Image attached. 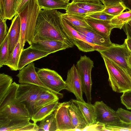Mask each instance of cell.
I'll use <instances>...</instances> for the list:
<instances>
[{
  "mask_svg": "<svg viewBox=\"0 0 131 131\" xmlns=\"http://www.w3.org/2000/svg\"><path fill=\"white\" fill-rule=\"evenodd\" d=\"M62 13L56 9L40 10L35 28L33 42L56 40L66 42L71 48L73 46L72 41L62 27L60 21Z\"/></svg>",
  "mask_w": 131,
  "mask_h": 131,
  "instance_id": "6da1fadb",
  "label": "cell"
},
{
  "mask_svg": "<svg viewBox=\"0 0 131 131\" xmlns=\"http://www.w3.org/2000/svg\"><path fill=\"white\" fill-rule=\"evenodd\" d=\"M40 9L37 0H30L22 11L18 14L21 22L20 42L21 52L26 42L30 45L33 42L36 25Z\"/></svg>",
  "mask_w": 131,
  "mask_h": 131,
  "instance_id": "7a4b0ae2",
  "label": "cell"
},
{
  "mask_svg": "<svg viewBox=\"0 0 131 131\" xmlns=\"http://www.w3.org/2000/svg\"><path fill=\"white\" fill-rule=\"evenodd\" d=\"M101 55L108 73L109 84L113 90L123 93L131 90L130 74L113 61Z\"/></svg>",
  "mask_w": 131,
  "mask_h": 131,
  "instance_id": "3957f363",
  "label": "cell"
},
{
  "mask_svg": "<svg viewBox=\"0 0 131 131\" xmlns=\"http://www.w3.org/2000/svg\"><path fill=\"white\" fill-rule=\"evenodd\" d=\"M47 90L32 84L20 83L17 91L16 99L24 104L31 117L35 113V103L38 97Z\"/></svg>",
  "mask_w": 131,
  "mask_h": 131,
  "instance_id": "277c9868",
  "label": "cell"
},
{
  "mask_svg": "<svg viewBox=\"0 0 131 131\" xmlns=\"http://www.w3.org/2000/svg\"><path fill=\"white\" fill-rule=\"evenodd\" d=\"M76 67L80 77L83 92L88 102L91 103L92 85L91 72L94 67L93 61L85 55L81 56L77 62Z\"/></svg>",
  "mask_w": 131,
  "mask_h": 131,
  "instance_id": "5b68a950",
  "label": "cell"
},
{
  "mask_svg": "<svg viewBox=\"0 0 131 131\" xmlns=\"http://www.w3.org/2000/svg\"><path fill=\"white\" fill-rule=\"evenodd\" d=\"M98 52L101 54L113 61L130 74L128 59L131 53L124 42L122 45L112 43L108 48Z\"/></svg>",
  "mask_w": 131,
  "mask_h": 131,
  "instance_id": "8992f818",
  "label": "cell"
},
{
  "mask_svg": "<svg viewBox=\"0 0 131 131\" xmlns=\"http://www.w3.org/2000/svg\"><path fill=\"white\" fill-rule=\"evenodd\" d=\"M95 107V122L104 125L105 126H121L123 122L120 119L116 111L102 101H96L93 104Z\"/></svg>",
  "mask_w": 131,
  "mask_h": 131,
  "instance_id": "52a82bcc",
  "label": "cell"
},
{
  "mask_svg": "<svg viewBox=\"0 0 131 131\" xmlns=\"http://www.w3.org/2000/svg\"><path fill=\"white\" fill-rule=\"evenodd\" d=\"M66 89L75 95L77 100L84 101L82 82L76 66L74 64L68 71L67 78L64 81Z\"/></svg>",
  "mask_w": 131,
  "mask_h": 131,
  "instance_id": "ba28073f",
  "label": "cell"
},
{
  "mask_svg": "<svg viewBox=\"0 0 131 131\" xmlns=\"http://www.w3.org/2000/svg\"><path fill=\"white\" fill-rule=\"evenodd\" d=\"M68 102L59 103L54 112L57 131H72L73 125L68 111Z\"/></svg>",
  "mask_w": 131,
  "mask_h": 131,
  "instance_id": "9c48e42d",
  "label": "cell"
},
{
  "mask_svg": "<svg viewBox=\"0 0 131 131\" xmlns=\"http://www.w3.org/2000/svg\"><path fill=\"white\" fill-rule=\"evenodd\" d=\"M16 76L18 78V82L20 83L32 84L52 91L42 82L38 75L35 70L34 63L33 62L29 63L20 70Z\"/></svg>",
  "mask_w": 131,
  "mask_h": 131,
  "instance_id": "30bf717a",
  "label": "cell"
},
{
  "mask_svg": "<svg viewBox=\"0 0 131 131\" xmlns=\"http://www.w3.org/2000/svg\"><path fill=\"white\" fill-rule=\"evenodd\" d=\"M31 117L6 116L0 115V131H15L28 124Z\"/></svg>",
  "mask_w": 131,
  "mask_h": 131,
  "instance_id": "8fae6325",
  "label": "cell"
},
{
  "mask_svg": "<svg viewBox=\"0 0 131 131\" xmlns=\"http://www.w3.org/2000/svg\"><path fill=\"white\" fill-rule=\"evenodd\" d=\"M30 46L38 50L50 54L61 50L71 48L67 43L61 41L46 40L33 42Z\"/></svg>",
  "mask_w": 131,
  "mask_h": 131,
  "instance_id": "7c38bea8",
  "label": "cell"
},
{
  "mask_svg": "<svg viewBox=\"0 0 131 131\" xmlns=\"http://www.w3.org/2000/svg\"><path fill=\"white\" fill-rule=\"evenodd\" d=\"M49 53L32 48L30 46L23 49L20 53L18 66V70L34 61L46 57Z\"/></svg>",
  "mask_w": 131,
  "mask_h": 131,
  "instance_id": "4fadbf2b",
  "label": "cell"
},
{
  "mask_svg": "<svg viewBox=\"0 0 131 131\" xmlns=\"http://www.w3.org/2000/svg\"><path fill=\"white\" fill-rule=\"evenodd\" d=\"M8 31L9 60L14 49L20 41V38L21 22L20 18L18 14H17L15 16Z\"/></svg>",
  "mask_w": 131,
  "mask_h": 131,
  "instance_id": "5bb4252c",
  "label": "cell"
},
{
  "mask_svg": "<svg viewBox=\"0 0 131 131\" xmlns=\"http://www.w3.org/2000/svg\"><path fill=\"white\" fill-rule=\"evenodd\" d=\"M72 27L79 32L91 38L97 45L110 47L112 43L111 41L110 36L98 32L91 28Z\"/></svg>",
  "mask_w": 131,
  "mask_h": 131,
  "instance_id": "9a60e30c",
  "label": "cell"
},
{
  "mask_svg": "<svg viewBox=\"0 0 131 131\" xmlns=\"http://www.w3.org/2000/svg\"><path fill=\"white\" fill-rule=\"evenodd\" d=\"M0 115L12 117H31L24 104L18 101L17 99L0 111Z\"/></svg>",
  "mask_w": 131,
  "mask_h": 131,
  "instance_id": "2e32d148",
  "label": "cell"
},
{
  "mask_svg": "<svg viewBox=\"0 0 131 131\" xmlns=\"http://www.w3.org/2000/svg\"><path fill=\"white\" fill-rule=\"evenodd\" d=\"M68 111L73 125L79 131H82L88 126L80 110L72 99L68 101Z\"/></svg>",
  "mask_w": 131,
  "mask_h": 131,
  "instance_id": "e0dca14e",
  "label": "cell"
},
{
  "mask_svg": "<svg viewBox=\"0 0 131 131\" xmlns=\"http://www.w3.org/2000/svg\"><path fill=\"white\" fill-rule=\"evenodd\" d=\"M78 107L85 120L88 125H90L95 122V107L91 103H86L84 101H81L71 99Z\"/></svg>",
  "mask_w": 131,
  "mask_h": 131,
  "instance_id": "ac0fdd59",
  "label": "cell"
},
{
  "mask_svg": "<svg viewBox=\"0 0 131 131\" xmlns=\"http://www.w3.org/2000/svg\"><path fill=\"white\" fill-rule=\"evenodd\" d=\"M86 22L94 30L99 33L110 36L113 29L110 24V20H103L92 18L88 16L85 17Z\"/></svg>",
  "mask_w": 131,
  "mask_h": 131,
  "instance_id": "d6986e66",
  "label": "cell"
},
{
  "mask_svg": "<svg viewBox=\"0 0 131 131\" xmlns=\"http://www.w3.org/2000/svg\"><path fill=\"white\" fill-rule=\"evenodd\" d=\"M59 99L57 95L49 90L43 92L40 95L36 101L35 113L42 107L58 101Z\"/></svg>",
  "mask_w": 131,
  "mask_h": 131,
  "instance_id": "ffe728a7",
  "label": "cell"
},
{
  "mask_svg": "<svg viewBox=\"0 0 131 131\" xmlns=\"http://www.w3.org/2000/svg\"><path fill=\"white\" fill-rule=\"evenodd\" d=\"M59 103L57 101L42 107L32 116L31 117V120L35 123L41 121L54 112Z\"/></svg>",
  "mask_w": 131,
  "mask_h": 131,
  "instance_id": "44dd1931",
  "label": "cell"
},
{
  "mask_svg": "<svg viewBox=\"0 0 131 131\" xmlns=\"http://www.w3.org/2000/svg\"><path fill=\"white\" fill-rule=\"evenodd\" d=\"M16 14L14 0H0V15L6 20H11Z\"/></svg>",
  "mask_w": 131,
  "mask_h": 131,
  "instance_id": "7402d4cb",
  "label": "cell"
},
{
  "mask_svg": "<svg viewBox=\"0 0 131 131\" xmlns=\"http://www.w3.org/2000/svg\"><path fill=\"white\" fill-rule=\"evenodd\" d=\"M61 17L72 27L91 28L86 21L85 17L66 13H62Z\"/></svg>",
  "mask_w": 131,
  "mask_h": 131,
  "instance_id": "603a6c76",
  "label": "cell"
},
{
  "mask_svg": "<svg viewBox=\"0 0 131 131\" xmlns=\"http://www.w3.org/2000/svg\"><path fill=\"white\" fill-rule=\"evenodd\" d=\"M42 82L52 91L57 95L59 98L63 96L62 94L59 93L62 90L66 89L64 81L63 79L47 80L40 79Z\"/></svg>",
  "mask_w": 131,
  "mask_h": 131,
  "instance_id": "cb8c5ba5",
  "label": "cell"
},
{
  "mask_svg": "<svg viewBox=\"0 0 131 131\" xmlns=\"http://www.w3.org/2000/svg\"><path fill=\"white\" fill-rule=\"evenodd\" d=\"M19 84L13 82L8 91L0 100V111L2 110L11 102L16 99L17 91Z\"/></svg>",
  "mask_w": 131,
  "mask_h": 131,
  "instance_id": "d4e9b609",
  "label": "cell"
},
{
  "mask_svg": "<svg viewBox=\"0 0 131 131\" xmlns=\"http://www.w3.org/2000/svg\"><path fill=\"white\" fill-rule=\"evenodd\" d=\"M40 9L66 10L69 3L60 0H37Z\"/></svg>",
  "mask_w": 131,
  "mask_h": 131,
  "instance_id": "484cf974",
  "label": "cell"
},
{
  "mask_svg": "<svg viewBox=\"0 0 131 131\" xmlns=\"http://www.w3.org/2000/svg\"><path fill=\"white\" fill-rule=\"evenodd\" d=\"M131 20V11L122 12L117 16H114L111 20L110 24L113 28L121 29L124 25Z\"/></svg>",
  "mask_w": 131,
  "mask_h": 131,
  "instance_id": "4316f807",
  "label": "cell"
},
{
  "mask_svg": "<svg viewBox=\"0 0 131 131\" xmlns=\"http://www.w3.org/2000/svg\"><path fill=\"white\" fill-rule=\"evenodd\" d=\"M75 2L80 7L86 10L93 13L102 11L105 8L104 5L100 1H80Z\"/></svg>",
  "mask_w": 131,
  "mask_h": 131,
  "instance_id": "83f0119b",
  "label": "cell"
},
{
  "mask_svg": "<svg viewBox=\"0 0 131 131\" xmlns=\"http://www.w3.org/2000/svg\"><path fill=\"white\" fill-rule=\"evenodd\" d=\"M74 45L80 50L84 52H89L95 50L98 51L106 50L110 47L94 46L88 42L79 39L72 40Z\"/></svg>",
  "mask_w": 131,
  "mask_h": 131,
  "instance_id": "f1b7e54d",
  "label": "cell"
},
{
  "mask_svg": "<svg viewBox=\"0 0 131 131\" xmlns=\"http://www.w3.org/2000/svg\"><path fill=\"white\" fill-rule=\"evenodd\" d=\"M39 127V131H57V125L54 113L40 121Z\"/></svg>",
  "mask_w": 131,
  "mask_h": 131,
  "instance_id": "f546056e",
  "label": "cell"
},
{
  "mask_svg": "<svg viewBox=\"0 0 131 131\" xmlns=\"http://www.w3.org/2000/svg\"><path fill=\"white\" fill-rule=\"evenodd\" d=\"M21 52L19 41L14 49L9 60L5 65L9 67L12 70H18V64Z\"/></svg>",
  "mask_w": 131,
  "mask_h": 131,
  "instance_id": "4dcf8cb0",
  "label": "cell"
},
{
  "mask_svg": "<svg viewBox=\"0 0 131 131\" xmlns=\"http://www.w3.org/2000/svg\"><path fill=\"white\" fill-rule=\"evenodd\" d=\"M60 21L64 31L72 41L73 40L79 39L87 42L81 36L79 32L61 17Z\"/></svg>",
  "mask_w": 131,
  "mask_h": 131,
  "instance_id": "1f68e13d",
  "label": "cell"
},
{
  "mask_svg": "<svg viewBox=\"0 0 131 131\" xmlns=\"http://www.w3.org/2000/svg\"><path fill=\"white\" fill-rule=\"evenodd\" d=\"M65 10L66 13H68L84 17L94 13L86 10L80 7L74 2L69 3Z\"/></svg>",
  "mask_w": 131,
  "mask_h": 131,
  "instance_id": "d6a6232c",
  "label": "cell"
},
{
  "mask_svg": "<svg viewBox=\"0 0 131 131\" xmlns=\"http://www.w3.org/2000/svg\"><path fill=\"white\" fill-rule=\"evenodd\" d=\"M13 82L11 76L4 73L0 74V100L6 94Z\"/></svg>",
  "mask_w": 131,
  "mask_h": 131,
  "instance_id": "836d02e7",
  "label": "cell"
},
{
  "mask_svg": "<svg viewBox=\"0 0 131 131\" xmlns=\"http://www.w3.org/2000/svg\"><path fill=\"white\" fill-rule=\"evenodd\" d=\"M9 59L8 36L7 35L4 40L0 45V68L3 67V65H5Z\"/></svg>",
  "mask_w": 131,
  "mask_h": 131,
  "instance_id": "e575fe53",
  "label": "cell"
},
{
  "mask_svg": "<svg viewBox=\"0 0 131 131\" xmlns=\"http://www.w3.org/2000/svg\"><path fill=\"white\" fill-rule=\"evenodd\" d=\"M37 72L40 79L47 80L62 79L56 72L47 68L39 69Z\"/></svg>",
  "mask_w": 131,
  "mask_h": 131,
  "instance_id": "d590c367",
  "label": "cell"
},
{
  "mask_svg": "<svg viewBox=\"0 0 131 131\" xmlns=\"http://www.w3.org/2000/svg\"><path fill=\"white\" fill-rule=\"evenodd\" d=\"M126 9L125 7L121 2L106 7L103 11L109 15L115 16L120 14Z\"/></svg>",
  "mask_w": 131,
  "mask_h": 131,
  "instance_id": "8d00e7d4",
  "label": "cell"
},
{
  "mask_svg": "<svg viewBox=\"0 0 131 131\" xmlns=\"http://www.w3.org/2000/svg\"><path fill=\"white\" fill-rule=\"evenodd\" d=\"M6 20L4 19L0 15V45L4 40L8 33V27L6 23Z\"/></svg>",
  "mask_w": 131,
  "mask_h": 131,
  "instance_id": "74e56055",
  "label": "cell"
},
{
  "mask_svg": "<svg viewBox=\"0 0 131 131\" xmlns=\"http://www.w3.org/2000/svg\"><path fill=\"white\" fill-rule=\"evenodd\" d=\"M116 112L122 121L127 123L131 122V112L120 108Z\"/></svg>",
  "mask_w": 131,
  "mask_h": 131,
  "instance_id": "f35d334b",
  "label": "cell"
},
{
  "mask_svg": "<svg viewBox=\"0 0 131 131\" xmlns=\"http://www.w3.org/2000/svg\"><path fill=\"white\" fill-rule=\"evenodd\" d=\"M121 100L127 109L131 110V90L123 92L121 96Z\"/></svg>",
  "mask_w": 131,
  "mask_h": 131,
  "instance_id": "ab89813d",
  "label": "cell"
},
{
  "mask_svg": "<svg viewBox=\"0 0 131 131\" xmlns=\"http://www.w3.org/2000/svg\"><path fill=\"white\" fill-rule=\"evenodd\" d=\"M123 122L122 125L121 126H105L106 131H131V122L127 123Z\"/></svg>",
  "mask_w": 131,
  "mask_h": 131,
  "instance_id": "60d3db41",
  "label": "cell"
},
{
  "mask_svg": "<svg viewBox=\"0 0 131 131\" xmlns=\"http://www.w3.org/2000/svg\"><path fill=\"white\" fill-rule=\"evenodd\" d=\"M87 16L103 20H111L114 17L105 13L103 11L93 13Z\"/></svg>",
  "mask_w": 131,
  "mask_h": 131,
  "instance_id": "b9f144b4",
  "label": "cell"
},
{
  "mask_svg": "<svg viewBox=\"0 0 131 131\" xmlns=\"http://www.w3.org/2000/svg\"><path fill=\"white\" fill-rule=\"evenodd\" d=\"M82 131H105V125L99 122H95L87 126Z\"/></svg>",
  "mask_w": 131,
  "mask_h": 131,
  "instance_id": "7bdbcfd3",
  "label": "cell"
},
{
  "mask_svg": "<svg viewBox=\"0 0 131 131\" xmlns=\"http://www.w3.org/2000/svg\"><path fill=\"white\" fill-rule=\"evenodd\" d=\"M15 131H39V127L36 123L30 122L27 125L17 129Z\"/></svg>",
  "mask_w": 131,
  "mask_h": 131,
  "instance_id": "ee69618b",
  "label": "cell"
},
{
  "mask_svg": "<svg viewBox=\"0 0 131 131\" xmlns=\"http://www.w3.org/2000/svg\"><path fill=\"white\" fill-rule=\"evenodd\" d=\"M121 2V0H102V2L105 7L112 6L119 2Z\"/></svg>",
  "mask_w": 131,
  "mask_h": 131,
  "instance_id": "f6af8a7d",
  "label": "cell"
},
{
  "mask_svg": "<svg viewBox=\"0 0 131 131\" xmlns=\"http://www.w3.org/2000/svg\"><path fill=\"white\" fill-rule=\"evenodd\" d=\"M122 28L127 36L131 38V26L127 23L124 25Z\"/></svg>",
  "mask_w": 131,
  "mask_h": 131,
  "instance_id": "bcb514c9",
  "label": "cell"
},
{
  "mask_svg": "<svg viewBox=\"0 0 131 131\" xmlns=\"http://www.w3.org/2000/svg\"><path fill=\"white\" fill-rule=\"evenodd\" d=\"M30 0H21L19 7L16 11V13L19 14L23 9L26 5Z\"/></svg>",
  "mask_w": 131,
  "mask_h": 131,
  "instance_id": "7dc6e473",
  "label": "cell"
},
{
  "mask_svg": "<svg viewBox=\"0 0 131 131\" xmlns=\"http://www.w3.org/2000/svg\"><path fill=\"white\" fill-rule=\"evenodd\" d=\"M81 36L83 38L84 40H85L86 41L89 43L92 44L93 45L95 46H99L96 45L94 41L91 38L86 36L82 34L79 32Z\"/></svg>",
  "mask_w": 131,
  "mask_h": 131,
  "instance_id": "c3c4849f",
  "label": "cell"
},
{
  "mask_svg": "<svg viewBox=\"0 0 131 131\" xmlns=\"http://www.w3.org/2000/svg\"><path fill=\"white\" fill-rule=\"evenodd\" d=\"M121 2L126 9L131 11V0H121Z\"/></svg>",
  "mask_w": 131,
  "mask_h": 131,
  "instance_id": "681fc988",
  "label": "cell"
},
{
  "mask_svg": "<svg viewBox=\"0 0 131 131\" xmlns=\"http://www.w3.org/2000/svg\"><path fill=\"white\" fill-rule=\"evenodd\" d=\"M128 50L131 53V38L128 36L125 39L124 42Z\"/></svg>",
  "mask_w": 131,
  "mask_h": 131,
  "instance_id": "f907efd6",
  "label": "cell"
},
{
  "mask_svg": "<svg viewBox=\"0 0 131 131\" xmlns=\"http://www.w3.org/2000/svg\"><path fill=\"white\" fill-rule=\"evenodd\" d=\"M21 1V0H14L15 9L16 13Z\"/></svg>",
  "mask_w": 131,
  "mask_h": 131,
  "instance_id": "816d5d0a",
  "label": "cell"
},
{
  "mask_svg": "<svg viewBox=\"0 0 131 131\" xmlns=\"http://www.w3.org/2000/svg\"><path fill=\"white\" fill-rule=\"evenodd\" d=\"M80 1H100L102 2V0H71V2Z\"/></svg>",
  "mask_w": 131,
  "mask_h": 131,
  "instance_id": "f5cc1de1",
  "label": "cell"
},
{
  "mask_svg": "<svg viewBox=\"0 0 131 131\" xmlns=\"http://www.w3.org/2000/svg\"><path fill=\"white\" fill-rule=\"evenodd\" d=\"M128 63L129 66L131 69V54L128 58Z\"/></svg>",
  "mask_w": 131,
  "mask_h": 131,
  "instance_id": "db71d44e",
  "label": "cell"
},
{
  "mask_svg": "<svg viewBox=\"0 0 131 131\" xmlns=\"http://www.w3.org/2000/svg\"><path fill=\"white\" fill-rule=\"evenodd\" d=\"M69 3L70 0H60Z\"/></svg>",
  "mask_w": 131,
  "mask_h": 131,
  "instance_id": "11a10c76",
  "label": "cell"
},
{
  "mask_svg": "<svg viewBox=\"0 0 131 131\" xmlns=\"http://www.w3.org/2000/svg\"><path fill=\"white\" fill-rule=\"evenodd\" d=\"M127 23L131 26V20L128 21Z\"/></svg>",
  "mask_w": 131,
  "mask_h": 131,
  "instance_id": "9f6ffc18",
  "label": "cell"
},
{
  "mask_svg": "<svg viewBox=\"0 0 131 131\" xmlns=\"http://www.w3.org/2000/svg\"><path fill=\"white\" fill-rule=\"evenodd\" d=\"M130 75H131V69H130Z\"/></svg>",
  "mask_w": 131,
  "mask_h": 131,
  "instance_id": "6f0895ef",
  "label": "cell"
}]
</instances>
